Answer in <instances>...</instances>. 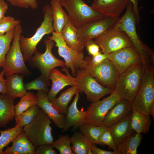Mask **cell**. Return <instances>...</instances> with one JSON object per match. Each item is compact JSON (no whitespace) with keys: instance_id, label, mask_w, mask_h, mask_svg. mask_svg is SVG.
I'll list each match as a JSON object with an SVG mask.
<instances>
[{"instance_id":"obj_47","label":"cell","mask_w":154,"mask_h":154,"mask_svg":"<svg viewBox=\"0 0 154 154\" xmlns=\"http://www.w3.org/2000/svg\"><path fill=\"white\" fill-rule=\"evenodd\" d=\"M8 9V5L5 0H0V21L5 16Z\"/></svg>"},{"instance_id":"obj_41","label":"cell","mask_w":154,"mask_h":154,"mask_svg":"<svg viewBox=\"0 0 154 154\" xmlns=\"http://www.w3.org/2000/svg\"><path fill=\"white\" fill-rule=\"evenodd\" d=\"M108 54L103 53L100 52L92 58L89 56L86 57L88 62L93 65L99 64L105 60L108 59Z\"/></svg>"},{"instance_id":"obj_20","label":"cell","mask_w":154,"mask_h":154,"mask_svg":"<svg viewBox=\"0 0 154 154\" xmlns=\"http://www.w3.org/2000/svg\"><path fill=\"white\" fill-rule=\"evenodd\" d=\"M131 112L121 120L106 126L113 137L117 148L128 136L135 132L131 123Z\"/></svg>"},{"instance_id":"obj_11","label":"cell","mask_w":154,"mask_h":154,"mask_svg":"<svg viewBox=\"0 0 154 154\" xmlns=\"http://www.w3.org/2000/svg\"><path fill=\"white\" fill-rule=\"evenodd\" d=\"M46 50L44 53L38 51L34 53L29 61L40 72L41 74L49 80V75L51 71L57 67L62 68L66 67L65 61L54 56L52 52V49L55 42L50 39L44 40Z\"/></svg>"},{"instance_id":"obj_45","label":"cell","mask_w":154,"mask_h":154,"mask_svg":"<svg viewBox=\"0 0 154 154\" xmlns=\"http://www.w3.org/2000/svg\"><path fill=\"white\" fill-rule=\"evenodd\" d=\"M132 4L134 13L135 17L136 23L138 24L140 20L139 11L138 8V1L139 0H128Z\"/></svg>"},{"instance_id":"obj_27","label":"cell","mask_w":154,"mask_h":154,"mask_svg":"<svg viewBox=\"0 0 154 154\" xmlns=\"http://www.w3.org/2000/svg\"><path fill=\"white\" fill-rule=\"evenodd\" d=\"M141 134L134 132L125 138L117 148V154H137L142 139Z\"/></svg>"},{"instance_id":"obj_43","label":"cell","mask_w":154,"mask_h":154,"mask_svg":"<svg viewBox=\"0 0 154 154\" xmlns=\"http://www.w3.org/2000/svg\"><path fill=\"white\" fill-rule=\"evenodd\" d=\"M85 47L89 54L92 56L96 55L100 52L99 46L93 40L89 41Z\"/></svg>"},{"instance_id":"obj_32","label":"cell","mask_w":154,"mask_h":154,"mask_svg":"<svg viewBox=\"0 0 154 154\" xmlns=\"http://www.w3.org/2000/svg\"><path fill=\"white\" fill-rule=\"evenodd\" d=\"M23 127L15 126L13 127L0 130V154H4V148L23 131Z\"/></svg>"},{"instance_id":"obj_17","label":"cell","mask_w":154,"mask_h":154,"mask_svg":"<svg viewBox=\"0 0 154 154\" xmlns=\"http://www.w3.org/2000/svg\"><path fill=\"white\" fill-rule=\"evenodd\" d=\"M128 2V0H94L90 7L104 17L118 18Z\"/></svg>"},{"instance_id":"obj_4","label":"cell","mask_w":154,"mask_h":154,"mask_svg":"<svg viewBox=\"0 0 154 154\" xmlns=\"http://www.w3.org/2000/svg\"><path fill=\"white\" fill-rule=\"evenodd\" d=\"M154 104V67L151 65L144 70L139 88L131 104V111L150 115V108Z\"/></svg>"},{"instance_id":"obj_3","label":"cell","mask_w":154,"mask_h":154,"mask_svg":"<svg viewBox=\"0 0 154 154\" xmlns=\"http://www.w3.org/2000/svg\"><path fill=\"white\" fill-rule=\"evenodd\" d=\"M43 20L35 33L30 37L21 35L19 44L25 61H29L37 50V46L45 35L52 34L54 31L53 27V16L51 7L47 4L42 9Z\"/></svg>"},{"instance_id":"obj_24","label":"cell","mask_w":154,"mask_h":154,"mask_svg":"<svg viewBox=\"0 0 154 154\" xmlns=\"http://www.w3.org/2000/svg\"><path fill=\"white\" fill-rule=\"evenodd\" d=\"M19 74L10 75L5 79L7 94L14 100L18 97L21 98L27 92L23 82V76Z\"/></svg>"},{"instance_id":"obj_42","label":"cell","mask_w":154,"mask_h":154,"mask_svg":"<svg viewBox=\"0 0 154 154\" xmlns=\"http://www.w3.org/2000/svg\"><path fill=\"white\" fill-rule=\"evenodd\" d=\"M35 149V154H56L57 152L53 149L52 145H39Z\"/></svg>"},{"instance_id":"obj_39","label":"cell","mask_w":154,"mask_h":154,"mask_svg":"<svg viewBox=\"0 0 154 154\" xmlns=\"http://www.w3.org/2000/svg\"><path fill=\"white\" fill-rule=\"evenodd\" d=\"M99 141L101 145H107L112 149L113 151L117 153V148L114 141L106 126L105 128L101 135Z\"/></svg>"},{"instance_id":"obj_23","label":"cell","mask_w":154,"mask_h":154,"mask_svg":"<svg viewBox=\"0 0 154 154\" xmlns=\"http://www.w3.org/2000/svg\"><path fill=\"white\" fill-rule=\"evenodd\" d=\"M14 100L7 94L0 95V127H6L15 117Z\"/></svg>"},{"instance_id":"obj_37","label":"cell","mask_w":154,"mask_h":154,"mask_svg":"<svg viewBox=\"0 0 154 154\" xmlns=\"http://www.w3.org/2000/svg\"><path fill=\"white\" fill-rule=\"evenodd\" d=\"M50 85L49 80L43 75L41 74L38 77L25 85L26 90H35L38 91H44L48 93Z\"/></svg>"},{"instance_id":"obj_29","label":"cell","mask_w":154,"mask_h":154,"mask_svg":"<svg viewBox=\"0 0 154 154\" xmlns=\"http://www.w3.org/2000/svg\"><path fill=\"white\" fill-rule=\"evenodd\" d=\"M78 91L76 86H72L51 102L53 106L60 113L65 115L68 104Z\"/></svg>"},{"instance_id":"obj_26","label":"cell","mask_w":154,"mask_h":154,"mask_svg":"<svg viewBox=\"0 0 154 154\" xmlns=\"http://www.w3.org/2000/svg\"><path fill=\"white\" fill-rule=\"evenodd\" d=\"M77 32L78 29L69 21L63 28L60 34L69 47L76 51L82 52L85 46L78 40Z\"/></svg>"},{"instance_id":"obj_12","label":"cell","mask_w":154,"mask_h":154,"mask_svg":"<svg viewBox=\"0 0 154 154\" xmlns=\"http://www.w3.org/2000/svg\"><path fill=\"white\" fill-rule=\"evenodd\" d=\"M118 18L103 17L88 23L78 29V38L86 46L88 43L99 37L117 23Z\"/></svg>"},{"instance_id":"obj_35","label":"cell","mask_w":154,"mask_h":154,"mask_svg":"<svg viewBox=\"0 0 154 154\" xmlns=\"http://www.w3.org/2000/svg\"><path fill=\"white\" fill-rule=\"evenodd\" d=\"M15 28L4 35H0V68L3 67L4 64L6 56L13 38Z\"/></svg>"},{"instance_id":"obj_15","label":"cell","mask_w":154,"mask_h":154,"mask_svg":"<svg viewBox=\"0 0 154 154\" xmlns=\"http://www.w3.org/2000/svg\"><path fill=\"white\" fill-rule=\"evenodd\" d=\"M108 59L115 66L119 75L132 66L142 64L140 56L133 46L108 54Z\"/></svg>"},{"instance_id":"obj_46","label":"cell","mask_w":154,"mask_h":154,"mask_svg":"<svg viewBox=\"0 0 154 154\" xmlns=\"http://www.w3.org/2000/svg\"><path fill=\"white\" fill-rule=\"evenodd\" d=\"M5 71L3 70L0 72V93L7 94V89L6 84V80L3 78Z\"/></svg>"},{"instance_id":"obj_22","label":"cell","mask_w":154,"mask_h":154,"mask_svg":"<svg viewBox=\"0 0 154 154\" xmlns=\"http://www.w3.org/2000/svg\"><path fill=\"white\" fill-rule=\"evenodd\" d=\"M11 146L6 148L4 154H35V147L23 131L12 142Z\"/></svg>"},{"instance_id":"obj_8","label":"cell","mask_w":154,"mask_h":154,"mask_svg":"<svg viewBox=\"0 0 154 154\" xmlns=\"http://www.w3.org/2000/svg\"><path fill=\"white\" fill-rule=\"evenodd\" d=\"M80 92H84L87 100L92 102L99 100L104 96L111 94L114 89L100 84L85 68L79 69L75 76Z\"/></svg>"},{"instance_id":"obj_9","label":"cell","mask_w":154,"mask_h":154,"mask_svg":"<svg viewBox=\"0 0 154 154\" xmlns=\"http://www.w3.org/2000/svg\"><path fill=\"white\" fill-rule=\"evenodd\" d=\"M48 38L53 41L55 46L58 48L59 56L63 58L65 63L66 67L70 68L72 75L75 76L77 71L79 69L85 68L88 64L83 52L76 51L69 47L62 38L60 33L53 31Z\"/></svg>"},{"instance_id":"obj_1","label":"cell","mask_w":154,"mask_h":154,"mask_svg":"<svg viewBox=\"0 0 154 154\" xmlns=\"http://www.w3.org/2000/svg\"><path fill=\"white\" fill-rule=\"evenodd\" d=\"M126 11L116 23L117 26L127 35L141 58L144 70L150 65L152 50L143 43L137 33L136 21L132 3L128 1Z\"/></svg>"},{"instance_id":"obj_28","label":"cell","mask_w":154,"mask_h":154,"mask_svg":"<svg viewBox=\"0 0 154 154\" xmlns=\"http://www.w3.org/2000/svg\"><path fill=\"white\" fill-rule=\"evenodd\" d=\"M151 122L150 115L136 110L131 111V125L135 132L139 134L147 133L149 129Z\"/></svg>"},{"instance_id":"obj_34","label":"cell","mask_w":154,"mask_h":154,"mask_svg":"<svg viewBox=\"0 0 154 154\" xmlns=\"http://www.w3.org/2000/svg\"><path fill=\"white\" fill-rule=\"evenodd\" d=\"M40 108L37 105L32 106L18 116H15V126L23 127L30 123L37 116Z\"/></svg>"},{"instance_id":"obj_44","label":"cell","mask_w":154,"mask_h":154,"mask_svg":"<svg viewBox=\"0 0 154 154\" xmlns=\"http://www.w3.org/2000/svg\"><path fill=\"white\" fill-rule=\"evenodd\" d=\"M90 148L93 154H117L116 152L113 151H108L97 147L95 144L92 143Z\"/></svg>"},{"instance_id":"obj_7","label":"cell","mask_w":154,"mask_h":154,"mask_svg":"<svg viewBox=\"0 0 154 154\" xmlns=\"http://www.w3.org/2000/svg\"><path fill=\"white\" fill-rule=\"evenodd\" d=\"M23 31L20 24L15 28L13 43L6 56L3 66L6 77L14 74L30 73L26 66L19 44V38Z\"/></svg>"},{"instance_id":"obj_33","label":"cell","mask_w":154,"mask_h":154,"mask_svg":"<svg viewBox=\"0 0 154 154\" xmlns=\"http://www.w3.org/2000/svg\"><path fill=\"white\" fill-rule=\"evenodd\" d=\"M21 98L19 102L15 106V116L20 115L33 106L37 105V96L33 92H27Z\"/></svg>"},{"instance_id":"obj_21","label":"cell","mask_w":154,"mask_h":154,"mask_svg":"<svg viewBox=\"0 0 154 154\" xmlns=\"http://www.w3.org/2000/svg\"><path fill=\"white\" fill-rule=\"evenodd\" d=\"M131 112V103L120 99L109 111L105 116L102 126H108L123 118Z\"/></svg>"},{"instance_id":"obj_10","label":"cell","mask_w":154,"mask_h":154,"mask_svg":"<svg viewBox=\"0 0 154 154\" xmlns=\"http://www.w3.org/2000/svg\"><path fill=\"white\" fill-rule=\"evenodd\" d=\"M116 23L94 39V41L99 46L101 52L109 54L126 47L133 46L127 35Z\"/></svg>"},{"instance_id":"obj_19","label":"cell","mask_w":154,"mask_h":154,"mask_svg":"<svg viewBox=\"0 0 154 154\" xmlns=\"http://www.w3.org/2000/svg\"><path fill=\"white\" fill-rule=\"evenodd\" d=\"M36 95L38 107L43 110L58 128L62 129L65 124L66 115L60 113L53 106L48 98L47 93L38 91Z\"/></svg>"},{"instance_id":"obj_25","label":"cell","mask_w":154,"mask_h":154,"mask_svg":"<svg viewBox=\"0 0 154 154\" xmlns=\"http://www.w3.org/2000/svg\"><path fill=\"white\" fill-rule=\"evenodd\" d=\"M50 5L52 10L54 31L60 33L69 21L68 14L63 9L60 0H51Z\"/></svg>"},{"instance_id":"obj_13","label":"cell","mask_w":154,"mask_h":154,"mask_svg":"<svg viewBox=\"0 0 154 154\" xmlns=\"http://www.w3.org/2000/svg\"><path fill=\"white\" fill-rule=\"evenodd\" d=\"M120 100L114 90L110 96L102 100L92 102L87 109V115L84 123L102 126L110 110Z\"/></svg>"},{"instance_id":"obj_6","label":"cell","mask_w":154,"mask_h":154,"mask_svg":"<svg viewBox=\"0 0 154 154\" xmlns=\"http://www.w3.org/2000/svg\"><path fill=\"white\" fill-rule=\"evenodd\" d=\"M66 11L70 21L78 29L86 23L103 17L83 0H60Z\"/></svg>"},{"instance_id":"obj_30","label":"cell","mask_w":154,"mask_h":154,"mask_svg":"<svg viewBox=\"0 0 154 154\" xmlns=\"http://www.w3.org/2000/svg\"><path fill=\"white\" fill-rule=\"evenodd\" d=\"M73 154H87L92 143L80 132L75 131L70 137Z\"/></svg>"},{"instance_id":"obj_31","label":"cell","mask_w":154,"mask_h":154,"mask_svg":"<svg viewBox=\"0 0 154 154\" xmlns=\"http://www.w3.org/2000/svg\"><path fill=\"white\" fill-rule=\"evenodd\" d=\"M105 126H96L83 123L78 127L80 132L92 143L101 145L99 139Z\"/></svg>"},{"instance_id":"obj_38","label":"cell","mask_w":154,"mask_h":154,"mask_svg":"<svg viewBox=\"0 0 154 154\" xmlns=\"http://www.w3.org/2000/svg\"><path fill=\"white\" fill-rule=\"evenodd\" d=\"M20 23V21L11 16H5L0 21V35H4Z\"/></svg>"},{"instance_id":"obj_5","label":"cell","mask_w":154,"mask_h":154,"mask_svg":"<svg viewBox=\"0 0 154 154\" xmlns=\"http://www.w3.org/2000/svg\"><path fill=\"white\" fill-rule=\"evenodd\" d=\"M52 122L40 109L37 116L30 123L23 127V131L35 147L42 145H52L54 139L50 125Z\"/></svg>"},{"instance_id":"obj_14","label":"cell","mask_w":154,"mask_h":154,"mask_svg":"<svg viewBox=\"0 0 154 154\" xmlns=\"http://www.w3.org/2000/svg\"><path fill=\"white\" fill-rule=\"evenodd\" d=\"M85 58L88 64L85 69L102 85L114 89L119 75L114 64L107 59L99 64L93 65Z\"/></svg>"},{"instance_id":"obj_18","label":"cell","mask_w":154,"mask_h":154,"mask_svg":"<svg viewBox=\"0 0 154 154\" xmlns=\"http://www.w3.org/2000/svg\"><path fill=\"white\" fill-rule=\"evenodd\" d=\"M80 91L75 94L73 101L67 108L66 115L65 123L62 132L67 130L71 127L73 129H77L84 123L87 115V112L83 108L79 110L77 107V103L79 98Z\"/></svg>"},{"instance_id":"obj_36","label":"cell","mask_w":154,"mask_h":154,"mask_svg":"<svg viewBox=\"0 0 154 154\" xmlns=\"http://www.w3.org/2000/svg\"><path fill=\"white\" fill-rule=\"evenodd\" d=\"M70 137L68 135H62L52 145L56 149L60 154H73L71 149Z\"/></svg>"},{"instance_id":"obj_2","label":"cell","mask_w":154,"mask_h":154,"mask_svg":"<svg viewBox=\"0 0 154 154\" xmlns=\"http://www.w3.org/2000/svg\"><path fill=\"white\" fill-rule=\"evenodd\" d=\"M144 70L141 64L130 67L119 75L114 90L120 99L131 104L139 88Z\"/></svg>"},{"instance_id":"obj_40","label":"cell","mask_w":154,"mask_h":154,"mask_svg":"<svg viewBox=\"0 0 154 154\" xmlns=\"http://www.w3.org/2000/svg\"><path fill=\"white\" fill-rule=\"evenodd\" d=\"M12 6L22 8L36 9L38 8L37 0H6Z\"/></svg>"},{"instance_id":"obj_16","label":"cell","mask_w":154,"mask_h":154,"mask_svg":"<svg viewBox=\"0 0 154 154\" xmlns=\"http://www.w3.org/2000/svg\"><path fill=\"white\" fill-rule=\"evenodd\" d=\"M62 70L66 73L63 74L57 69L54 68L50 72L49 80L52 82V86L50 90L47 93V97L51 102L56 98L58 93L67 86H76L77 84L76 77L70 75L68 69L66 67L62 68Z\"/></svg>"}]
</instances>
